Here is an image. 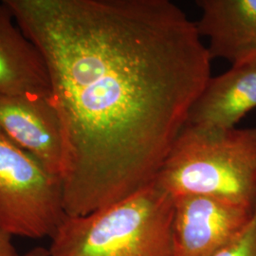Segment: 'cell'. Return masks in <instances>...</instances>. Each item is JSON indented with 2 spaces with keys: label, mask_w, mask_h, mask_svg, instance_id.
Instances as JSON below:
<instances>
[{
  "label": "cell",
  "mask_w": 256,
  "mask_h": 256,
  "mask_svg": "<svg viewBox=\"0 0 256 256\" xmlns=\"http://www.w3.org/2000/svg\"><path fill=\"white\" fill-rule=\"evenodd\" d=\"M4 1L48 66L66 216L154 182L210 78L196 23L169 0Z\"/></svg>",
  "instance_id": "6da1fadb"
},
{
  "label": "cell",
  "mask_w": 256,
  "mask_h": 256,
  "mask_svg": "<svg viewBox=\"0 0 256 256\" xmlns=\"http://www.w3.org/2000/svg\"><path fill=\"white\" fill-rule=\"evenodd\" d=\"M173 198L203 194L256 206V128L186 124L155 180Z\"/></svg>",
  "instance_id": "7a4b0ae2"
},
{
  "label": "cell",
  "mask_w": 256,
  "mask_h": 256,
  "mask_svg": "<svg viewBox=\"0 0 256 256\" xmlns=\"http://www.w3.org/2000/svg\"><path fill=\"white\" fill-rule=\"evenodd\" d=\"M173 212L174 198L154 182L101 210L66 216L50 256H173Z\"/></svg>",
  "instance_id": "3957f363"
},
{
  "label": "cell",
  "mask_w": 256,
  "mask_h": 256,
  "mask_svg": "<svg viewBox=\"0 0 256 256\" xmlns=\"http://www.w3.org/2000/svg\"><path fill=\"white\" fill-rule=\"evenodd\" d=\"M66 218L61 178L0 134V229L52 238Z\"/></svg>",
  "instance_id": "277c9868"
},
{
  "label": "cell",
  "mask_w": 256,
  "mask_h": 256,
  "mask_svg": "<svg viewBox=\"0 0 256 256\" xmlns=\"http://www.w3.org/2000/svg\"><path fill=\"white\" fill-rule=\"evenodd\" d=\"M254 209L210 196H174L172 256H216L245 230Z\"/></svg>",
  "instance_id": "5b68a950"
},
{
  "label": "cell",
  "mask_w": 256,
  "mask_h": 256,
  "mask_svg": "<svg viewBox=\"0 0 256 256\" xmlns=\"http://www.w3.org/2000/svg\"><path fill=\"white\" fill-rule=\"evenodd\" d=\"M0 134L61 178L62 130L48 98L0 94Z\"/></svg>",
  "instance_id": "8992f818"
},
{
  "label": "cell",
  "mask_w": 256,
  "mask_h": 256,
  "mask_svg": "<svg viewBox=\"0 0 256 256\" xmlns=\"http://www.w3.org/2000/svg\"><path fill=\"white\" fill-rule=\"evenodd\" d=\"M256 108V54L210 77L189 111L188 124L232 128Z\"/></svg>",
  "instance_id": "52a82bcc"
},
{
  "label": "cell",
  "mask_w": 256,
  "mask_h": 256,
  "mask_svg": "<svg viewBox=\"0 0 256 256\" xmlns=\"http://www.w3.org/2000/svg\"><path fill=\"white\" fill-rule=\"evenodd\" d=\"M202 16L196 27L209 40L210 59L232 64L256 54V0H198Z\"/></svg>",
  "instance_id": "ba28073f"
},
{
  "label": "cell",
  "mask_w": 256,
  "mask_h": 256,
  "mask_svg": "<svg viewBox=\"0 0 256 256\" xmlns=\"http://www.w3.org/2000/svg\"><path fill=\"white\" fill-rule=\"evenodd\" d=\"M14 22L3 0L0 2V94L48 99L52 84L44 57Z\"/></svg>",
  "instance_id": "9c48e42d"
},
{
  "label": "cell",
  "mask_w": 256,
  "mask_h": 256,
  "mask_svg": "<svg viewBox=\"0 0 256 256\" xmlns=\"http://www.w3.org/2000/svg\"><path fill=\"white\" fill-rule=\"evenodd\" d=\"M214 256H256V206L245 230Z\"/></svg>",
  "instance_id": "30bf717a"
},
{
  "label": "cell",
  "mask_w": 256,
  "mask_h": 256,
  "mask_svg": "<svg viewBox=\"0 0 256 256\" xmlns=\"http://www.w3.org/2000/svg\"><path fill=\"white\" fill-rule=\"evenodd\" d=\"M0 256H19L16 247L12 243V236L0 229Z\"/></svg>",
  "instance_id": "8fae6325"
},
{
  "label": "cell",
  "mask_w": 256,
  "mask_h": 256,
  "mask_svg": "<svg viewBox=\"0 0 256 256\" xmlns=\"http://www.w3.org/2000/svg\"><path fill=\"white\" fill-rule=\"evenodd\" d=\"M23 256H50V252H48V250H46L45 248L37 247L30 250Z\"/></svg>",
  "instance_id": "7c38bea8"
}]
</instances>
